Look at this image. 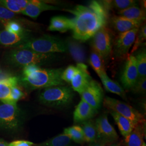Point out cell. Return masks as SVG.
Wrapping results in <instances>:
<instances>
[{
	"instance_id": "cell-1",
	"label": "cell",
	"mask_w": 146,
	"mask_h": 146,
	"mask_svg": "<svg viewBox=\"0 0 146 146\" xmlns=\"http://www.w3.org/2000/svg\"><path fill=\"white\" fill-rule=\"evenodd\" d=\"M74 17L73 21V38L79 42H85L94 36L96 33L107 21L105 6L93 1L88 5H78L72 9L67 10Z\"/></svg>"
},
{
	"instance_id": "cell-23",
	"label": "cell",
	"mask_w": 146,
	"mask_h": 146,
	"mask_svg": "<svg viewBox=\"0 0 146 146\" xmlns=\"http://www.w3.org/2000/svg\"><path fill=\"white\" fill-rule=\"evenodd\" d=\"M100 78L104 88L107 91L120 96L123 99L127 100L125 90L117 82L110 78L106 72L102 74Z\"/></svg>"
},
{
	"instance_id": "cell-36",
	"label": "cell",
	"mask_w": 146,
	"mask_h": 146,
	"mask_svg": "<svg viewBox=\"0 0 146 146\" xmlns=\"http://www.w3.org/2000/svg\"><path fill=\"white\" fill-rule=\"evenodd\" d=\"M131 90L136 94H145L146 90V78H138Z\"/></svg>"
},
{
	"instance_id": "cell-13",
	"label": "cell",
	"mask_w": 146,
	"mask_h": 146,
	"mask_svg": "<svg viewBox=\"0 0 146 146\" xmlns=\"http://www.w3.org/2000/svg\"><path fill=\"white\" fill-rule=\"evenodd\" d=\"M78 70L71 81L73 90L80 94L87 87L92 80L87 69V67L83 63L77 64Z\"/></svg>"
},
{
	"instance_id": "cell-26",
	"label": "cell",
	"mask_w": 146,
	"mask_h": 146,
	"mask_svg": "<svg viewBox=\"0 0 146 146\" xmlns=\"http://www.w3.org/2000/svg\"><path fill=\"white\" fill-rule=\"evenodd\" d=\"M29 0H0V5L15 14L22 13Z\"/></svg>"
},
{
	"instance_id": "cell-27",
	"label": "cell",
	"mask_w": 146,
	"mask_h": 146,
	"mask_svg": "<svg viewBox=\"0 0 146 146\" xmlns=\"http://www.w3.org/2000/svg\"><path fill=\"white\" fill-rule=\"evenodd\" d=\"M89 63L99 77L106 73L103 58L97 52L94 51L91 52L89 58Z\"/></svg>"
},
{
	"instance_id": "cell-18",
	"label": "cell",
	"mask_w": 146,
	"mask_h": 146,
	"mask_svg": "<svg viewBox=\"0 0 146 146\" xmlns=\"http://www.w3.org/2000/svg\"><path fill=\"white\" fill-rule=\"evenodd\" d=\"M146 133V122L138 123L131 133L125 137V146H141Z\"/></svg>"
},
{
	"instance_id": "cell-32",
	"label": "cell",
	"mask_w": 146,
	"mask_h": 146,
	"mask_svg": "<svg viewBox=\"0 0 146 146\" xmlns=\"http://www.w3.org/2000/svg\"><path fill=\"white\" fill-rule=\"evenodd\" d=\"M5 28L6 31L15 34H20L26 31L22 27L21 24L13 20L5 23Z\"/></svg>"
},
{
	"instance_id": "cell-14",
	"label": "cell",
	"mask_w": 146,
	"mask_h": 146,
	"mask_svg": "<svg viewBox=\"0 0 146 146\" xmlns=\"http://www.w3.org/2000/svg\"><path fill=\"white\" fill-rule=\"evenodd\" d=\"M31 38L27 31L20 34L11 33L5 30L0 31V44L5 47L16 48Z\"/></svg>"
},
{
	"instance_id": "cell-7",
	"label": "cell",
	"mask_w": 146,
	"mask_h": 146,
	"mask_svg": "<svg viewBox=\"0 0 146 146\" xmlns=\"http://www.w3.org/2000/svg\"><path fill=\"white\" fill-rule=\"evenodd\" d=\"M20 110L17 104H0V128L13 131L17 129L21 123Z\"/></svg>"
},
{
	"instance_id": "cell-11",
	"label": "cell",
	"mask_w": 146,
	"mask_h": 146,
	"mask_svg": "<svg viewBox=\"0 0 146 146\" xmlns=\"http://www.w3.org/2000/svg\"><path fill=\"white\" fill-rule=\"evenodd\" d=\"M139 28L120 33L115 42V52L117 56L125 55L135 42Z\"/></svg>"
},
{
	"instance_id": "cell-22",
	"label": "cell",
	"mask_w": 146,
	"mask_h": 146,
	"mask_svg": "<svg viewBox=\"0 0 146 146\" xmlns=\"http://www.w3.org/2000/svg\"><path fill=\"white\" fill-rule=\"evenodd\" d=\"M110 114L115 120L122 135L125 137L128 135L135 127L133 122L113 111H110Z\"/></svg>"
},
{
	"instance_id": "cell-25",
	"label": "cell",
	"mask_w": 146,
	"mask_h": 146,
	"mask_svg": "<svg viewBox=\"0 0 146 146\" xmlns=\"http://www.w3.org/2000/svg\"><path fill=\"white\" fill-rule=\"evenodd\" d=\"M81 127L84 132V142L91 143L99 139L95 123L93 121L87 120L83 122Z\"/></svg>"
},
{
	"instance_id": "cell-4",
	"label": "cell",
	"mask_w": 146,
	"mask_h": 146,
	"mask_svg": "<svg viewBox=\"0 0 146 146\" xmlns=\"http://www.w3.org/2000/svg\"><path fill=\"white\" fill-rule=\"evenodd\" d=\"M15 49H29L41 54L63 52L67 50L66 43L61 38L47 35L31 38Z\"/></svg>"
},
{
	"instance_id": "cell-35",
	"label": "cell",
	"mask_w": 146,
	"mask_h": 146,
	"mask_svg": "<svg viewBox=\"0 0 146 146\" xmlns=\"http://www.w3.org/2000/svg\"><path fill=\"white\" fill-rule=\"evenodd\" d=\"M16 14L11 12L5 7L0 5V22L5 24L9 21L13 20Z\"/></svg>"
},
{
	"instance_id": "cell-38",
	"label": "cell",
	"mask_w": 146,
	"mask_h": 146,
	"mask_svg": "<svg viewBox=\"0 0 146 146\" xmlns=\"http://www.w3.org/2000/svg\"><path fill=\"white\" fill-rule=\"evenodd\" d=\"M34 143L31 141L25 140H17L8 144V146H32Z\"/></svg>"
},
{
	"instance_id": "cell-8",
	"label": "cell",
	"mask_w": 146,
	"mask_h": 146,
	"mask_svg": "<svg viewBox=\"0 0 146 146\" xmlns=\"http://www.w3.org/2000/svg\"><path fill=\"white\" fill-rule=\"evenodd\" d=\"M92 46L94 52L102 58L110 55L112 48L111 36L110 30L106 27L101 28L93 37Z\"/></svg>"
},
{
	"instance_id": "cell-17",
	"label": "cell",
	"mask_w": 146,
	"mask_h": 146,
	"mask_svg": "<svg viewBox=\"0 0 146 146\" xmlns=\"http://www.w3.org/2000/svg\"><path fill=\"white\" fill-rule=\"evenodd\" d=\"M111 23L115 30L120 33L139 28L142 22L133 21L121 16H116L111 19Z\"/></svg>"
},
{
	"instance_id": "cell-10",
	"label": "cell",
	"mask_w": 146,
	"mask_h": 146,
	"mask_svg": "<svg viewBox=\"0 0 146 146\" xmlns=\"http://www.w3.org/2000/svg\"><path fill=\"white\" fill-rule=\"evenodd\" d=\"M139 78L136 60L135 56L129 55L127 58L125 65L121 77V81L123 87L131 89Z\"/></svg>"
},
{
	"instance_id": "cell-16",
	"label": "cell",
	"mask_w": 146,
	"mask_h": 146,
	"mask_svg": "<svg viewBox=\"0 0 146 146\" xmlns=\"http://www.w3.org/2000/svg\"><path fill=\"white\" fill-rule=\"evenodd\" d=\"M19 79L16 76H11L0 80V100L3 103L17 104L11 99V89L18 86Z\"/></svg>"
},
{
	"instance_id": "cell-6",
	"label": "cell",
	"mask_w": 146,
	"mask_h": 146,
	"mask_svg": "<svg viewBox=\"0 0 146 146\" xmlns=\"http://www.w3.org/2000/svg\"><path fill=\"white\" fill-rule=\"evenodd\" d=\"M104 107L131 121L135 125L146 122L144 116L130 105L118 100L106 97L104 100Z\"/></svg>"
},
{
	"instance_id": "cell-5",
	"label": "cell",
	"mask_w": 146,
	"mask_h": 146,
	"mask_svg": "<svg viewBox=\"0 0 146 146\" xmlns=\"http://www.w3.org/2000/svg\"><path fill=\"white\" fill-rule=\"evenodd\" d=\"M73 96L72 89L68 86H58L43 89L39 95V100L43 104L58 107L69 104Z\"/></svg>"
},
{
	"instance_id": "cell-42",
	"label": "cell",
	"mask_w": 146,
	"mask_h": 146,
	"mask_svg": "<svg viewBox=\"0 0 146 146\" xmlns=\"http://www.w3.org/2000/svg\"><path fill=\"white\" fill-rule=\"evenodd\" d=\"M141 146H146V143L145 142H143V143L142 145Z\"/></svg>"
},
{
	"instance_id": "cell-34",
	"label": "cell",
	"mask_w": 146,
	"mask_h": 146,
	"mask_svg": "<svg viewBox=\"0 0 146 146\" xmlns=\"http://www.w3.org/2000/svg\"><path fill=\"white\" fill-rule=\"evenodd\" d=\"M78 70V67L74 66H69L67 68L63 71L61 78L64 82L70 83L71 81Z\"/></svg>"
},
{
	"instance_id": "cell-43",
	"label": "cell",
	"mask_w": 146,
	"mask_h": 146,
	"mask_svg": "<svg viewBox=\"0 0 146 146\" xmlns=\"http://www.w3.org/2000/svg\"><path fill=\"white\" fill-rule=\"evenodd\" d=\"M1 27V23H0V27Z\"/></svg>"
},
{
	"instance_id": "cell-31",
	"label": "cell",
	"mask_w": 146,
	"mask_h": 146,
	"mask_svg": "<svg viewBox=\"0 0 146 146\" xmlns=\"http://www.w3.org/2000/svg\"><path fill=\"white\" fill-rule=\"evenodd\" d=\"M72 141L69 136L63 133L46 141L41 146H69Z\"/></svg>"
},
{
	"instance_id": "cell-37",
	"label": "cell",
	"mask_w": 146,
	"mask_h": 146,
	"mask_svg": "<svg viewBox=\"0 0 146 146\" xmlns=\"http://www.w3.org/2000/svg\"><path fill=\"white\" fill-rule=\"evenodd\" d=\"M11 99L13 102L14 104H17V102L22 99L25 96L24 93L22 91L18 86L13 87L11 89Z\"/></svg>"
},
{
	"instance_id": "cell-40",
	"label": "cell",
	"mask_w": 146,
	"mask_h": 146,
	"mask_svg": "<svg viewBox=\"0 0 146 146\" xmlns=\"http://www.w3.org/2000/svg\"><path fill=\"white\" fill-rule=\"evenodd\" d=\"M0 146H8V144L2 139H0Z\"/></svg>"
},
{
	"instance_id": "cell-28",
	"label": "cell",
	"mask_w": 146,
	"mask_h": 146,
	"mask_svg": "<svg viewBox=\"0 0 146 146\" xmlns=\"http://www.w3.org/2000/svg\"><path fill=\"white\" fill-rule=\"evenodd\" d=\"M64 134L69 136L72 140L75 142L81 143L84 142L83 130L79 125H74L65 128Z\"/></svg>"
},
{
	"instance_id": "cell-29",
	"label": "cell",
	"mask_w": 146,
	"mask_h": 146,
	"mask_svg": "<svg viewBox=\"0 0 146 146\" xmlns=\"http://www.w3.org/2000/svg\"><path fill=\"white\" fill-rule=\"evenodd\" d=\"M136 60L139 78H146V52L143 49L139 51L135 56Z\"/></svg>"
},
{
	"instance_id": "cell-33",
	"label": "cell",
	"mask_w": 146,
	"mask_h": 146,
	"mask_svg": "<svg viewBox=\"0 0 146 146\" xmlns=\"http://www.w3.org/2000/svg\"><path fill=\"white\" fill-rule=\"evenodd\" d=\"M146 38V25H143L140 28V30L139 29L138 33L136 37L135 40L134 42V44L133 48L132 49L131 53L135 52L136 49L141 46L145 41Z\"/></svg>"
},
{
	"instance_id": "cell-20",
	"label": "cell",
	"mask_w": 146,
	"mask_h": 146,
	"mask_svg": "<svg viewBox=\"0 0 146 146\" xmlns=\"http://www.w3.org/2000/svg\"><path fill=\"white\" fill-rule=\"evenodd\" d=\"M96 110L84 101L81 100L74 112V120L75 122H83L94 116Z\"/></svg>"
},
{
	"instance_id": "cell-15",
	"label": "cell",
	"mask_w": 146,
	"mask_h": 146,
	"mask_svg": "<svg viewBox=\"0 0 146 146\" xmlns=\"http://www.w3.org/2000/svg\"><path fill=\"white\" fill-rule=\"evenodd\" d=\"M59 8L54 5H50L46 2L38 0H29L26 8L21 14L36 19L43 11L58 10Z\"/></svg>"
},
{
	"instance_id": "cell-19",
	"label": "cell",
	"mask_w": 146,
	"mask_h": 146,
	"mask_svg": "<svg viewBox=\"0 0 146 146\" xmlns=\"http://www.w3.org/2000/svg\"><path fill=\"white\" fill-rule=\"evenodd\" d=\"M65 43L67 49L73 59L78 64H84V63L86 60V55L83 46L74 38H68Z\"/></svg>"
},
{
	"instance_id": "cell-12",
	"label": "cell",
	"mask_w": 146,
	"mask_h": 146,
	"mask_svg": "<svg viewBox=\"0 0 146 146\" xmlns=\"http://www.w3.org/2000/svg\"><path fill=\"white\" fill-rule=\"evenodd\" d=\"M99 139L113 142L119 139V136L114 127L108 121L107 115H102L95 122Z\"/></svg>"
},
{
	"instance_id": "cell-21",
	"label": "cell",
	"mask_w": 146,
	"mask_h": 146,
	"mask_svg": "<svg viewBox=\"0 0 146 146\" xmlns=\"http://www.w3.org/2000/svg\"><path fill=\"white\" fill-rule=\"evenodd\" d=\"M73 21L65 16H57L52 17L50 21L48 30L49 31H58L64 33L72 29Z\"/></svg>"
},
{
	"instance_id": "cell-24",
	"label": "cell",
	"mask_w": 146,
	"mask_h": 146,
	"mask_svg": "<svg viewBox=\"0 0 146 146\" xmlns=\"http://www.w3.org/2000/svg\"><path fill=\"white\" fill-rule=\"evenodd\" d=\"M120 16L133 21L142 22L146 19V11L140 8L133 6L118 12Z\"/></svg>"
},
{
	"instance_id": "cell-39",
	"label": "cell",
	"mask_w": 146,
	"mask_h": 146,
	"mask_svg": "<svg viewBox=\"0 0 146 146\" xmlns=\"http://www.w3.org/2000/svg\"><path fill=\"white\" fill-rule=\"evenodd\" d=\"M110 143H113V142H110L108 141L104 140V139H98L96 141L91 143V144L89 145V146H105Z\"/></svg>"
},
{
	"instance_id": "cell-41",
	"label": "cell",
	"mask_w": 146,
	"mask_h": 146,
	"mask_svg": "<svg viewBox=\"0 0 146 146\" xmlns=\"http://www.w3.org/2000/svg\"><path fill=\"white\" fill-rule=\"evenodd\" d=\"M121 146L119 145H117V144H113V143H110L109 144L107 145L106 146Z\"/></svg>"
},
{
	"instance_id": "cell-3",
	"label": "cell",
	"mask_w": 146,
	"mask_h": 146,
	"mask_svg": "<svg viewBox=\"0 0 146 146\" xmlns=\"http://www.w3.org/2000/svg\"><path fill=\"white\" fill-rule=\"evenodd\" d=\"M55 58L53 54H41L29 49H15L6 54L5 58L9 64L23 68L30 65H43L52 61Z\"/></svg>"
},
{
	"instance_id": "cell-2",
	"label": "cell",
	"mask_w": 146,
	"mask_h": 146,
	"mask_svg": "<svg viewBox=\"0 0 146 146\" xmlns=\"http://www.w3.org/2000/svg\"><path fill=\"white\" fill-rule=\"evenodd\" d=\"M63 71L61 68L46 69L36 65H30L23 68L19 81L29 90L64 86L65 82L61 78Z\"/></svg>"
},
{
	"instance_id": "cell-30",
	"label": "cell",
	"mask_w": 146,
	"mask_h": 146,
	"mask_svg": "<svg viewBox=\"0 0 146 146\" xmlns=\"http://www.w3.org/2000/svg\"><path fill=\"white\" fill-rule=\"evenodd\" d=\"M107 7L113 8L119 11L125 10L129 7L137 5V2L134 0H114L105 1Z\"/></svg>"
},
{
	"instance_id": "cell-9",
	"label": "cell",
	"mask_w": 146,
	"mask_h": 146,
	"mask_svg": "<svg viewBox=\"0 0 146 146\" xmlns=\"http://www.w3.org/2000/svg\"><path fill=\"white\" fill-rule=\"evenodd\" d=\"M81 100L89 104L96 111L100 108L103 100V90L98 82L92 80L80 94Z\"/></svg>"
}]
</instances>
